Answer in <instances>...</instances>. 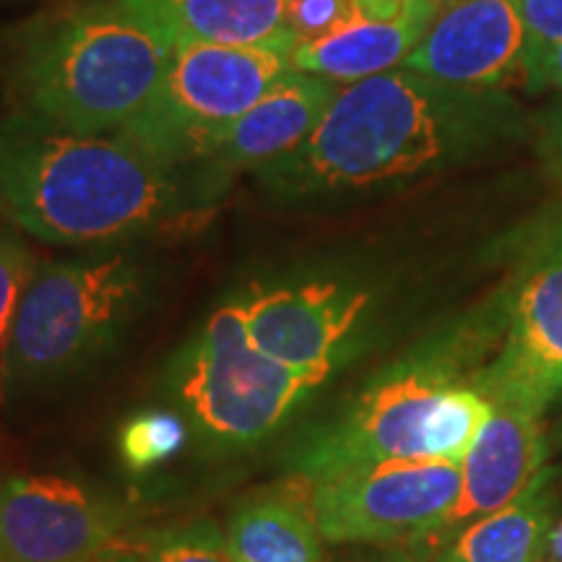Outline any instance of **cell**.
Returning a JSON list of instances; mask_svg holds the SVG:
<instances>
[{
  "mask_svg": "<svg viewBox=\"0 0 562 562\" xmlns=\"http://www.w3.org/2000/svg\"><path fill=\"white\" fill-rule=\"evenodd\" d=\"M521 121L501 89L448 87L398 66L341 83L313 136L252 178L284 203L402 186L480 159Z\"/></svg>",
  "mask_w": 562,
  "mask_h": 562,
  "instance_id": "1",
  "label": "cell"
},
{
  "mask_svg": "<svg viewBox=\"0 0 562 562\" xmlns=\"http://www.w3.org/2000/svg\"><path fill=\"white\" fill-rule=\"evenodd\" d=\"M220 195L199 170L165 165L121 133L0 117V222L47 245L115 248L178 227Z\"/></svg>",
  "mask_w": 562,
  "mask_h": 562,
  "instance_id": "2",
  "label": "cell"
},
{
  "mask_svg": "<svg viewBox=\"0 0 562 562\" xmlns=\"http://www.w3.org/2000/svg\"><path fill=\"white\" fill-rule=\"evenodd\" d=\"M172 55L121 0H66L5 34L0 76L13 112L104 136L136 121Z\"/></svg>",
  "mask_w": 562,
  "mask_h": 562,
  "instance_id": "3",
  "label": "cell"
},
{
  "mask_svg": "<svg viewBox=\"0 0 562 562\" xmlns=\"http://www.w3.org/2000/svg\"><path fill=\"white\" fill-rule=\"evenodd\" d=\"M463 336L432 341L375 375L339 412L305 427L286 453L294 476L372 461H463L492 417Z\"/></svg>",
  "mask_w": 562,
  "mask_h": 562,
  "instance_id": "4",
  "label": "cell"
},
{
  "mask_svg": "<svg viewBox=\"0 0 562 562\" xmlns=\"http://www.w3.org/2000/svg\"><path fill=\"white\" fill-rule=\"evenodd\" d=\"M151 294V271L133 252L97 248L40 261L3 344L9 393L74 383L110 357Z\"/></svg>",
  "mask_w": 562,
  "mask_h": 562,
  "instance_id": "5",
  "label": "cell"
},
{
  "mask_svg": "<svg viewBox=\"0 0 562 562\" xmlns=\"http://www.w3.org/2000/svg\"><path fill=\"white\" fill-rule=\"evenodd\" d=\"M326 381L258 349L229 297L175 351L161 391L191 438L224 456L277 438Z\"/></svg>",
  "mask_w": 562,
  "mask_h": 562,
  "instance_id": "6",
  "label": "cell"
},
{
  "mask_svg": "<svg viewBox=\"0 0 562 562\" xmlns=\"http://www.w3.org/2000/svg\"><path fill=\"white\" fill-rule=\"evenodd\" d=\"M292 70L290 50L279 47H180L151 102L121 136L165 165L195 170L216 140Z\"/></svg>",
  "mask_w": 562,
  "mask_h": 562,
  "instance_id": "7",
  "label": "cell"
},
{
  "mask_svg": "<svg viewBox=\"0 0 562 562\" xmlns=\"http://www.w3.org/2000/svg\"><path fill=\"white\" fill-rule=\"evenodd\" d=\"M311 482L323 542H427L461 495V461H372Z\"/></svg>",
  "mask_w": 562,
  "mask_h": 562,
  "instance_id": "8",
  "label": "cell"
},
{
  "mask_svg": "<svg viewBox=\"0 0 562 562\" xmlns=\"http://www.w3.org/2000/svg\"><path fill=\"white\" fill-rule=\"evenodd\" d=\"M258 349L323 378L349 362L372 307V294L336 277L263 281L232 297Z\"/></svg>",
  "mask_w": 562,
  "mask_h": 562,
  "instance_id": "9",
  "label": "cell"
},
{
  "mask_svg": "<svg viewBox=\"0 0 562 562\" xmlns=\"http://www.w3.org/2000/svg\"><path fill=\"white\" fill-rule=\"evenodd\" d=\"M492 404L521 406L544 417L562 396V224L518 273L505 311L497 357L482 370Z\"/></svg>",
  "mask_w": 562,
  "mask_h": 562,
  "instance_id": "10",
  "label": "cell"
},
{
  "mask_svg": "<svg viewBox=\"0 0 562 562\" xmlns=\"http://www.w3.org/2000/svg\"><path fill=\"white\" fill-rule=\"evenodd\" d=\"M125 526L121 503L66 476L0 482V562H102Z\"/></svg>",
  "mask_w": 562,
  "mask_h": 562,
  "instance_id": "11",
  "label": "cell"
},
{
  "mask_svg": "<svg viewBox=\"0 0 562 562\" xmlns=\"http://www.w3.org/2000/svg\"><path fill=\"white\" fill-rule=\"evenodd\" d=\"M442 0H341L336 16L294 42V70L355 83L404 66Z\"/></svg>",
  "mask_w": 562,
  "mask_h": 562,
  "instance_id": "12",
  "label": "cell"
},
{
  "mask_svg": "<svg viewBox=\"0 0 562 562\" xmlns=\"http://www.w3.org/2000/svg\"><path fill=\"white\" fill-rule=\"evenodd\" d=\"M526 34L513 0H442L404 68L461 89H501L524 76Z\"/></svg>",
  "mask_w": 562,
  "mask_h": 562,
  "instance_id": "13",
  "label": "cell"
},
{
  "mask_svg": "<svg viewBox=\"0 0 562 562\" xmlns=\"http://www.w3.org/2000/svg\"><path fill=\"white\" fill-rule=\"evenodd\" d=\"M492 417L461 461V495L440 529L417 547L422 552L440 550L463 526L501 510L516 501L529 482L544 469L547 442L542 417L513 404H492Z\"/></svg>",
  "mask_w": 562,
  "mask_h": 562,
  "instance_id": "14",
  "label": "cell"
},
{
  "mask_svg": "<svg viewBox=\"0 0 562 562\" xmlns=\"http://www.w3.org/2000/svg\"><path fill=\"white\" fill-rule=\"evenodd\" d=\"M339 89L331 79L292 70L216 140L195 170L222 191L235 175L277 165L313 136Z\"/></svg>",
  "mask_w": 562,
  "mask_h": 562,
  "instance_id": "15",
  "label": "cell"
},
{
  "mask_svg": "<svg viewBox=\"0 0 562 562\" xmlns=\"http://www.w3.org/2000/svg\"><path fill=\"white\" fill-rule=\"evenodd\" d=\"M172 45L279 47L300 40V0H121Z\"/></svg>",
  "mask_w": 562,
  "mask_h": 562,
  "instance_id": "16",
  "label": "cell"
},
{
  "mask_svg": "<svg viewBox=\"0 0 562 562\" xmlns=\"http://www.w3.org/2000/svg\"><path fill=\"white\" fill-rule=\"evenodd\" d=\"M224 533L235 562H323V533L305 476L292 474L243 501Z\"/></svg>",
  "mask_w": 562,
  "mask_h": 562,
  "instance_id": "17",
  "label": "cell"
},
{
  "mask_svg": "<svg viewBox=\"0 0 562 562\" xmlns=\"http://www.w3.org/2000/svg\"><path fill=\"white\" fill-rule=\"evenodd\" d=\"M558 505V472L544 467L516 501L463 526L435 562H542Z\"/></svg>",
  "mask_w": 562,
  "mask_h": 562,
  "instance_id": "18",
  "label": "cell"
},
{
  "mask_svg": "<svg viewBox=\"0 0 562 562\" xmlns=\"http://www.w3.org/2000/svg\"><path fill=\"white\" fill-rule=\"evenodd\" d=\"M191 430L180 412L146 409L128 417L117 430V453L131 472H151L186 448Z\"/></svg>",
  "mask_w": 562,
  "mask_h": 562,
  "instance_id": "19",
  "label": "cell"
},
{
  "mask_svg": "<svg viewBox=\"0 0 562 562\" xmlns=\"http://www.w3.org/2000/svg\"><path fill=\"white\" fill-rule=\"evenodd\" d=\"M117 544L136 554L138 562H235L227 533L211 521L138 531Z\"/></svg>",
  "mask_w": 562,
  "mask_h": 562,
  "instance_id": "20",
  "label": "cell"
},
{
  "mask_svg": "<svg viewBox=\"0 0 562 562\" xmlns=\"http://www.w3.org/2000/svg\"><path fill=\"white\" fill-rule=\"evenodd\" d=\"M37 266L40 261L30 245L13 232L0 229V351Z\"/></svg>",
  "mask_w": 562,
  "mask_h": 562,
  "instance_id": "21",
  "label": "cell"
},
{
  "mask_svg": "<svg viewBox=\"0 0 562 562\" xmlns=\"http://www.w3.org/2000/svg\"><path fill=\"white\" fill-rule=\"evenodd\" d=\"M521 16L524 58L562 42V0H513Z\"/></svg>",
  "mask_w": 562,
  "mask_h": 562,
  "instance_id": "22",
  "label": "cell"
},
{
  "mask_svg": "<svg viewBox=\"0 0 562 562\" xmlns=\"http://www.w3.org/2000/svg\"><path fill=\"white\" fill-rule=\"evenodd\" d=\"M524 81L531 91L562 89V42L524 58Z\"/></svg>",
  "mask_w": 562,
  "mask_h": 562,
  "instance_id": "23",
  "label": "cell"
},
{
  "mask_svg": "<svg viewBox=\"0 0 562 562\" xmlns=\"http://www.w3.org/2000/svg\"><path fill=\"white\" fill-rule=\"evenodd\" d=\"M539 151H542L547 170H550L552 178L562 188V100L544 115Z\"/></svg>",
  "mask_w": 562,
  "mask_h": 562,
  "instance_id": "24",
  "label": "cell"
},
{
  "mask_svg": "<svg viewBox=\"0 0 562 562\" xmlns=\"http://www.w3.org/2000/svg\"><path fill=\"white\" fill-rule=\"evenodd\" d=\"M542 562H562V521L554 524L550 531V539H547V554Z\"/></svg>",
  "mask_w": 562,
  "mask_h": 562,
  "instance_id": "25",
  "label": "cell"
},
{
  "mask_svg": "<svg viewBox=\"0 0 562 562\" xmlns=\"http://www.w3.org/2000/svg\"><path fill=\"white\" fill-rule=\"evenodd\" d=\"M102 562H138V558L131 550H125V547L117 544V547H112L108 554H104Z\"/></svg>",
  "mask_w": 562,
  "mask_h": 562,
  "instance_id": "26",
  "label": "cell"
},
{
  "mask_svg": "<svg viewBox=\"0 0 562 562\" xmlns=\"http://www.w3.org/2000/svg\"><path fill=\"white\" fill-rule=\"evenodd\" d=\"M383 562H417V560H409V558H398V560H383Z\"/></svg>",
  "mask_w": 562,
  "mask_h": 562,
  "instance_id": "27",
  "label": "cell"
}]
</instances>
